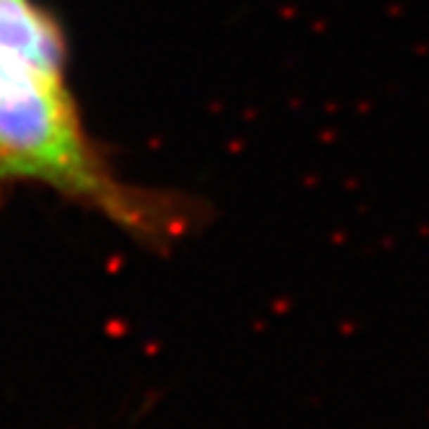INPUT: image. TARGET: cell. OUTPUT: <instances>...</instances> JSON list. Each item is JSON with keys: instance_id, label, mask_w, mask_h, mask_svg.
<instances>
[{"instance_id": "1", "label": "cell", "mask_w": 429, "mask_h": 429, "mask_svg": "<svg viewBox=\"0 0 429 429\" xmlns=\"http://www.w3.org/2000/svg\"><path fill=\"white\" fill-rule=\"evenodd\" d=\"M21 181L78 202L151 246L191 223L179 199L124 184L98 153L68 86V52L0 39V194Z\"/></svg>"}]
</instances>
